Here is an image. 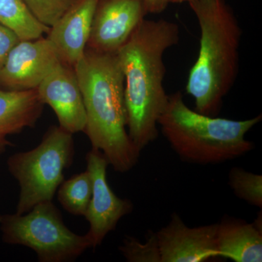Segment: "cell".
<instances>
[{"mask_svg": "<svg viewBox=\"0 0 262 262\" xmlns=\"http://www.w3.org/2000/svg\"><path fill=\"white\" fill-rule=\"evenodd\" d=\"M179 39L178 24L144 19L116 53L124 76L127 133L139 151L158 137V120L168 98L164 53Z\"/></svg>", "mask_w": 262, "mask_h": 262, "instance_id": "obj_1", "label": "cell"}, {"mask_svg": "<svg viewBox=\"0 0 262 262\" xmlns=\"http://www.w3.org/2000/svg\"><path fill=\"white\" fill-rule=\"evenodd\" d=\"M85 108L84 132L92 149L101 151L118 173H126L139 161L141 151L126 130L125 84L116 53L86 48L75 65Z\"/></svg>", "mask_w": 262, "mask_h": 262, "instance_id": "obj_2", "label": "cell"}, {"mask_svg": "<svg viewBox=\"0 0 262 262\" xmlns=\"http://www.w3.org/2000/svg\"><path fill=\"white\" fill-rule=\"evenodd\" d=\"M201 29L198 58L186 91L198 113L216 117L237 79L242 30L225 0H190Z\"/></svg>", "mask_w": 262, "mask_h": 262, "instance_id": "obj_3", "label": "cell"}, {"mask_svg": "<svg viewBox=\"0 0 262 262\" xmlns=\"http://www.w3.org/2000/svg\"><path fill=\"white\" fill-rule=\"evenodd\" d=\"M261 119V115L244 120L203 115L189 108L178 91L168 96L158 125L182 161L207 165L236 159L254 149L246 135Z\"/></svg>", "mask_w": 262, "mask_h": 262, "instance_id": "obj_4", "label": "cell"}, {"mask_svg": "<svg viewBox=\"0 0 262 262\" xmlns=\"http://www.w3.org/2000/svg\"><path fill=\"white\" fill-rule=\"evenodd\" d=\"M74 155L72 134L53 125L37 147L8 158V171L18 181L20 189L17 214L27 213L38 203L52 201Z\"/></svg>", "mask_w": 262, "mask_h": 262, "instance_id": "obj_5", "label": "cell"}, {"mask_svg": "<svg viewBox=\"0 0 262 262\" xmlns=\"http://www.w3.org/2000/svg\"><path fill=\"white\" fill-rule=\"evenodd\" d=\"M0 230L3 242L34 250L41 262L72 261L92 248L86 234L67 228L52 201L38 203L24 214L0 215Z\"/></svg>", "mask_w": 262, "mask_h": 262, "instance_id": "obj_6", "label": "cell"}, {"mask_svg": "<svg viewBox=\"0 0 262 262\" xmlns=\"http://www.w3.org/2000/svg\"><path fill=\"white\" fill-rule=\"evenodd\" d=\"M86 161L92 181V195L84 216L90 225L86 235L95 248L115 230L122 217L132 212L134 204L130 200L117 196L110 187L106 178L110 164L101 151L91 149L86 155Z\"/></svg>", "mask_w": 262, "mask_h": 262, "instance_id": "obj_7", "label": "cell"}, {"mask_svg": "<svg viewBox=\"0 0 262 262\" xmlns=\"http://www.w3.org/2000/svg\"><path fill=\"white\" fill-rule=\"evenodd\" d=\"M146 14L142 0H98L86 48L117 53Z\"/></svg>", "mask_w": 262, "mask_h": 262, "instance_id": "obj_8", "label": "cell"}, {"mask_svg": "<svg viewBox=\"0 0 262 262\" xmlns=\"http://www.w3.org/2000/svg\"><path fill=\"white\" fill-rule=\"evenodd\" d=\"M60 61L47 37L20 40L0 70V89L8 91L36 89Z\"/></svg>", "mask_w": 262, "mask_h": 262, "instance_id": "obj_9", "label": "cell"}, {"mask_svg": "<svg viewBox=\"0 0 262 262\" xmlns=\"http://www.w3.org/2000/svg\"><path fill=\"white\" fill-rule=\"evenodd\" d=\"M218 224L188 227L173 213L170 222L156 232L161 262H203L218 257Z\"/></svg>", "mask_w": 262, "mask_h": 262, "instance_id": "obj_10", "label": "cell"}, {"mask_svg": "<svg viewBox=\"0 0 262 262\" xmlns=\"http://www.w3.org/2000/svg\"><path fill=\"white\" fill-rule=\"evenodd\" d=\"M36 89L44 104L56 113L62 129L72 134L84 132L87 117L74 67L59 62Z\"/></svg>", "mask_w": 262, "mask_h": 262, "instance_id": "obj_11", "label": "cell"}, {"mask_svg": "<svg viewBox=\"0 0 262 262\" xmlns=\"http://www.w3.org/2000/svg\"><path fill=\"white\" fill-rule=\"evenodd\" d=\"M98 0H76L53 24L47 38L62 63L75 67L87 47Z\"/></svg>", "mask_w": 262, "mask_h": 262, "instance_id": "obj_12", "label": "cell"}, {"mask_svg": "<svg viewBox=\"0 0 262 262\" xmlns=\"http://www.w3.org/2000/svg\"><path fill=\"white\" fill-rule=\"evenodd\" d=\"M253 223L225 216L217 227L218 257L234 262L262 261L261 211Z\"/></svg>", "mask_w": 262, "mask_h": 262, "instance_id": "obj_13", "label": "cell"}, {"mask_svg": "<svg viewBox=\"0 0 262 262\" xmlns=\"http://www.w3.org/2000/svg\"><path fill=\"white\" fill-rule=\"evenodd\" d=\"M44 105L37 89L8 91L0 89V155L13 146L8 136L35 125L42 115Z\"/></svg>", "mask_w": 262, "mask_h": 262, "instance_id": "obj_14", "label": "cell"}, {"mask_svg": "<svg viewBox=\"0 0 262 262\" xmlns=\"http://www.w3.org/2000/svg\"><path fill=\"white\" fill-rule=\"evenodd\" d=\"M0 24L14 31L21 40L42 37L51 28L39 22L22 0H0Z\"/></svg>", "mask_w": 262, "mask_h": 262, "instance_id": "obj_15", "label": "cell"}, {"mask_svg": "<svg viewBox=\"0 0 262 262\" xmlns=\"http://www.w3.org/2000/svg\"><path fill=\"white\" fill-rule=\"evenodd\" d=\"M92 195V181L88 170L62 182L58 199L71 214L84 215Z\"/></svg>", "mask_w": 262, "mask_h": 262, "instance_id": "obj_16", "label": "cell"}, {"mask_svg": "<svg viewBox=\"0 0 262 262\" xmlns=\"http://www.w3.org/2000/svg\"><path fill=\"white\" fill-rule=\"evenodd\" d=\"M228 184L239 199L251 206L262 208L261 175L234 167L229 170Z\"/></svg>", "mask_w": 262, "mask_h": 262, "instance_id": "obj_17", "label": "cell"}, {"mask_svg": "<svg viewBox=\"0 0 262 262\" xmlns=\"http://www.w3.org/2000/svg\"><path fill=\"white\" fill-rule=\"evenodd\" d=\"M119 250L129 262H161L156 232L151 231H148L144 244L135 237L126 236Z\"/></svg>", "mask_w": 262, "mask_h": 262, "instance_id": "obj_18", "label": "cell"}, {"mask_svg": "<svg viewBox=\"0 0 262 262\" xmlns=\"http://www.w3.org/2000/svg\"><path fill=\"white\" fill-rule=\"evenodd\" d=\"M39 22L51 27L76 0H22Z\"/></svg>", "mask_w": 262, "mask_h": 262, "instance_id": "obj_19", "label": "cell"}, {"mask_svg": "<svg viewBox=\"0 0 262 262\" xmlns=\"http://www.w3.org/2000/svg\"><path fill=\"white\" fill-rule=\"evenodd\" d=\"M21 39L18 34L9 27L0 24V70L10 51Z\"/></svg>", "mask_w": 262, "mask_h": 262, "instance_id": "obj_20", "label": "cell"}, {"mask_svg": "<svg viewBox=\"0 0 262 262\" xmlns=\"http://www.w3.org/2000/svg\"><path fill=\"white\" fill-rule=\"evenodd\" d=\"M146 13L158 14L162 13L169 5L167 0H142Z\"/></svg>", "mask_w": 262, "mask_h": 262, "instance_id": "obj_21", "label": "cell"}, {"mask_svg": "<svg viewBox=\"0 0 262 262\" xmlns=\"http://www.w3.org/2000/svg\"><path fill=\"white\" fill-rule=\"evenodd\" d=\"M189 1H190V0H167L168 4H170V3L177 4V3H188V2Z\"/></svg>", "mask_w": 262, "mask_h": 262, "instance_id": "obj_22", "label": "cell"}]
</instances>
